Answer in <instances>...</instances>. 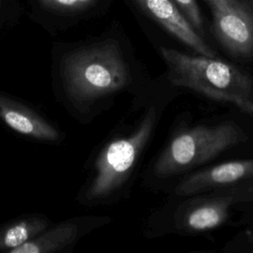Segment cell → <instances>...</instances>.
I'll use <instances>...</instances> for the list:
<instances>
[{
	"instance_id": "7c38bea8",
	"label": "cell",
	"mask_w": 253,
	"mask_h": 253,
	"mask_svg": "<svg viewBox=\"0 0 253 253\" xmlns=\"http://www.w3.org/2000/svg\"><path fill=\"white\" fill-rule=\"evenodd\" d=\"M183 15L190 22L193 28L201 35H204L203 20L200 8L196 0H174Z\"/></svg>"
},
{
	"instance_id": "5b68a950",
	"label": "cell",
	"mask_w": 253,
	"mask_h": 253,
	"mask_svg": "<svg viewBox=\"0 0 253 253\" xmlns=\"http://www.w3.org/2000/svg\"><path fill=\"white\" fill-rule=\"evenodd\" d=\"M219 43L235 57H253V12L239 0H204Z\"/></svg>"
},
{
	"instance_id": "8fae6325",
	"label": "cell",
	"mask_w": 253,
	"mask_h": 253,
	"mask_svg": "<svg viewBox=\"0 0 253 253\" xmlns=\"http://www.w3.org/2000/svg\"><path fill=\"white\" fill-rule=\"evenodd\" d=\"M48 220L31 217L12 222L0 229V250H12L35 238L47 227Z\"/></svg>"
},
{
	"instance_id": "ba28073f",
	"label": "cell",
	"mask_w": 253,
	"mask_h": 253,
	"mask_svg": "<svg viewBox=\"0 0 253 253\" xmlns=\"http://www.w3.org/2000/svg\"><path fill=\"white\" fill-rule=\"evenodd\" d=\"M0 119L15 131L35 139L55 141L59 132L43 118L0 94Z\"/></svg>"
},
{
	"instance_id": "6da1fadb",
	"label": "cell",
	"mask_w": 253,
	"mask_h": 253,
	"mask_svg": "<svg viewBox=\"0 0 253 253\" xmlns=\"http://www.w3.org/2000/svg\"><path fill=\"white\" fill-rule=\"evenodd\" d=\"M160 52L173 85L233 104L253 116V78L250 75L215 57L189 55L169 47H161Z\"/></svg>"
},
{
	"instance_id": "4fadbf2b",
	"label": "cell",
	"mask_w": 253,
	"mask_h": 253,
	"mask_svg": "<svg viewBox=\"0 0 253 253\" xmlns=\"http://www.w3.org/2000/svg\"><path fill=\"white\" fill-rule=\"evenodd\" d=\"M95 0H40L47 8L60 11L81 10L92 4Z\"/></svg>"
},
{
	"instance_id": "277c9868",
	"label": "cell",
	"mask_w": 253,
	"mask_h": 253,
	"mask_svg": "<svg viewBox=\"0 0 253 253\" xmlns=\"http://www.w3.org/2000/svg\"><path fill=\"white\" fill-rule=\"evenodd\" d=\"M156 119L155 109L150 108L129 135L116 137L105 146L95 163L94 176L86 191L88 201L105 200L127 181L152 134Z\"/></svg>"
},
{
	"instance_id": "52a82bcc",
	"label": "cell",
	"mask_w": 253,
	"mask_h": 253,
	"mask_svg": "<svg viewBox=\"0 0 253 253\" xmlns=\"http://www.w3.org/2000/svg\"><path fill=\"white\" fill-rule=\"evenodd\" d=\"M249 178H253V159L229 161L187 177L176 187L175 192L178 196L186 197Z\"/></svg>"
},
{
	"instance_id": "9c48e42d",
	"label": "cell",
	"mask_w": 253,
	"mask_h": 253,
	"mask_svg": "<svg viewBox=\"0 0 253 253\" xmlns=\"http://www.w3.org/2000/svg\"><path fill=\"white\" fill-rule=\"evenodd\" d=\"M229 205L227 200L221 199L196 201L184 211L183 226L195 232L216 228L226 220Z\"/></svg>"
},
{
	"instance_id": "8992f818",
	"label": "cell",
	"mask_w": 253,
	"mask_h": 253,
	"mask_svg": "<svg viewBox=\"0 0 253 253\" xmlns=\"http://www.w3.org/2000/svg\"><path fill=\"white\" fill-rule=\"evenodd\" d=\"M134 1L150 18L198 54L211 57L215 56V52L193 28L174 0Z\"/></svg>"
},
{
	"instance_id": "3957f363",
	"label": "cell",
	"mask_w": 253,
	"mask_h": 253,
	"mask_svg": "<svg viewBox=\"0 0 253 253\" xmlns=\"http://www.w3.org/2000/svg\"><path fill=\"white\" fill-rule=\"evenodd\" d=\"M246 138V133L232 123L198 126L181 131L156 160L154 174L160 178L177 175L211 160Z\"/></svg>"
},
{
	"instance_id": "7a4b0ae2",
	"label": "cell",
	"mask_w": 253,
	"mask_h": 253,
	"mask_svg": "<svg viewBox=\"0 0 253 253\" xmlns=\"http://www.w3.org/2000/svg\"><path fill=\"white\" fill-rule=\"evenodd\" d=\"M62 74L70 96L81 101L111 95L130 82L128 66L114 41L69 53L63 61Z\"/></svg>"
},
{
	"instance_id": "30bf717a",
	"label": "cell",
	"mask_w": 253,
	"mask_h": 253,
	"mask_svg": "<svg viewBox=\"0 0 253 253\" xmlns=\"http://www.w3.org/2000/svg\"><path fill=\"white\" fill-rule=\"evenodd\" d=\"M75 222H63L55 227L42 232L25 244L16 247L9 253H47L61 250L73 243L78 234Z\"/></svg>"
}]
</instances>
